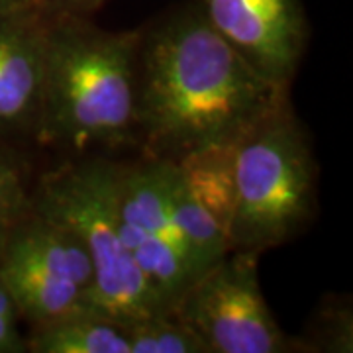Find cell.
Returning <instances> with one entry per match:
<instances>
[{
  "label": "cell",
  "mask_w": 353,
  "mask_h": 353,
  "mask_svg": "<svg viewBox=\"0 0 353 353\" xmlns=\"http://www.w3.org/2000/svg\"><path fill=\"white\" fill-rule=\"evenodd\" d=\"M30 206L85 245L94 269L90 312L126 326L171 310L124 243L116 204V163L87 159L61 165L30 190Z\"/></svg>",
  "instance_id": "3957f363"
},
{
  "label": "cell",
  "mask_w": 353,
  "mask_h": 353,
  "mask_svg": "<svg viewBox=\"0 0 353 353\" xmlns=\"http://www.w3.org/2000/svg\"><path fill=\"white\" fill-rule=\"evenodd\" d=\"M130 353H208L206 343L173 310L126 324Z\"/></svg>",
  "instance_id": "8fae6325"
},
{
  "label": "cell",
  "mask_w": 353,
  "mask_h": 353,
  "mask_svg": "<svg viewBox=\"0 0 353 353\" xmlns=\"http://www.w3.org/2000/svg\"><path fill=\"white\" fill-rule=\"evenodd\" d=\"M141 30L112 32L51 8L36 138L67 150L136 139Z\"/></svg>",
  "instance_id": "7a4b0ae2"
},
{
  "label": "cell",
  "mask_w": 353,
  "mask_h": 353,
  "mask_svg": "<svg viewBox=\"0 0 353 353\" xmlns=\"http://www.w3.org/2000/svg\"><path fill=\"white\" fill-rule=\"evenodd\" d=\"M51 8H59V10H69V12L83 14L88 10H94L97 6L104 4L106 0H46Z\"/></svg>",
  "instance_id": "5bb4252c"
},
{
  "label": "cell",
  "mask_w": 353,
  "mask_h": 353,
  "mask_svg": "<svg viewBox=\"0 0 353 353\" xmlns=\"http://www.w3.org/2000/svg\"><path fill=\"white\" fill-rule=\"evenodd\" d=\"M26 345L34 353H130L126 326L90 310L32 326Z\"/></svg>",
  "instance_id": "30bf717a"
},
{
  "label": "cell",
  "mask_w": 353,
  "mask_h": 353,
  "mask_svg": "<svg viewBox=\"0 0 353 353\" xmlns=\"http://www.w3.org/2000/svg\"><path fill=\"white\" fill-rule=\"evenodd\" d=\"M20 314L16 310L10 292L0 279V353L28 352L26 338L18 330Z\"/></svg>",
  "instance_id": "4fadbf2b"
},
{
  "label": "cell",
  "mask_w": 353,
  "mask_h": 353,
  "mask_svg": "<svg viewBox=\"0 0 353 353\" xmlns=\"http://www.w3.org/2000/svg\"><path fill=\"white\" fill-rule=\"evenodd\" d=\"M116 204L128 252L173 310L179 296L199 275L173 220L165 159L116 163Z\"/></svg>",
  "instance_id": "8992f818"
},
{
  "label": "cell",
  "mask_w": 353,
  "mask_h": 353,
  "mask_svg": "<svg viewBox=\"0 0 353 353\" xmlns=\"http://www.w3.org/2000/svg\"><path fill=\"white\" fill-rule=\"evenodd\" d=\"M287 90L253 69L196 0L141 32L136 138L161 159L238 143L289 101Z\"/></svg>",
  "instance_id": "6da1fadb"
},
{
  "label": "cell",
  "mask_w": 353,
  "mask_h": 353,
  "mask_svg": "<svg viewBox=\"0 0 353 353\" xmlns=\"http://www.w3.org/2000/svg\"><path fill=\"white\" fill-rule=\"evenodd\" d=\"M236 145H210L165 159L173 220L196 275L230 252Z\"/></svg>",
  "instance_id": "52a82bcc"
},
{
  "label": "cell",
  "mask_w": 353,
  "mask_h": 353,
  "mask_svg": "<svg viewBox=\"0 0 353 353\" xmlns=\"http://www.w3.org/2000/svg\"><path fill=\"white\" fill-rule=\"evenodd\" d=\"M34 4H48L46 0H0V8H22Z\"/></svg>",
  "instance_id": "9a60e30c"
},
{
  "label": "cell",
  "mask_w": 353,
  "mask_h": 353,
  "mask_svg": "<svg viewBox=\"0 0 353 353\" xmlns=\"http://www.w3.org/2000/svg\"><path fill=\"white\" fill-rule=\"evenodd\" d=\"M28 208L30 189L24 161L8 145L0 143V252Z\"/></svg>",
  "instance_id": "7c38bea8"
},
{
  "label": "cell",
  "mask_w": 353,
  "mask_h": 353,
  "mask_svg": "<svg viewBox=\"0 0 353 353\" xmlns=\"http://www.w3.org/2000/svg\"><path fill=\"white\" fill-rule=\"evenodd\" d=\"M50 4L0 8V138L34 134Z\"/></svg>",
  "instance_id": "9c48e42d"
},
{
  "label": "cell",
  "mask_w": 353,
  "mask_h": 353,
  "mask_svg": "<svg viewBox=\"0 0 353 353\" xmlns=\"http://www.w3.org/2000/svg\"><path fill=\"white\" fill-rule=\"evenodd\" d=\"M201 6L210 26L253 69L289 88L308 39L301 0H201Z\"/></svg>",
  "instance_id": "ba28073f"
},
{
  "label": "cell",
  "mask_w": 353,
  "mask_h": 353,
  "mask_svg": "<svg viewBox=\"0 0 353 353\" xmlns=\"http://www.w3.org/2000/svg\"><path fill=\"white\" fill-rule=\"evenodd\" d=\"M236 204L230 252H267L289 241L312 218L316 161L289 101L236 145Z\"/></svg>",
  "instance_id": "277c9868"
},
{
  "label": "cell",
  "mask_w": 353,
  "mask_h": 353,
  "mask_svg": "<svg viewBox=\"0 0 353 353\" xmlns=\"http://www.w3.org/2000/svg\"><path fill=\"white\" fill-rule=\"evenodd\" d=\"M257 253L228 252L179 296L173 312L194 330L208 353H283L290 340L265 301Z\"/></svg>",
  "instance_id": "5b68a950"
}]
</instances>
